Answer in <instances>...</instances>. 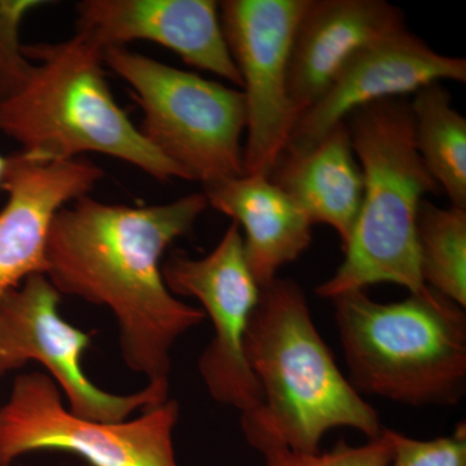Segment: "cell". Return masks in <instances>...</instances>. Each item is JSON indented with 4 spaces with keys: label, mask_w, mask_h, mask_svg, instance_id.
Instances as JSON below:
<instances>
[{
    "label": "cell",
    "mask_w": 466,
    "mask_h": 466,
    "mask_svg": "<svg viewBox=\"0 0 466 466\" xmlns=\"http://www.w3.org/2000/svg\"><path fill=\"white\" fill-rule=\"evenodd\" d=\"M208 207L204 193L137 208L85 196L52 222L46 276L58 293L110 309L126 366L149 382L170 383L175 342L207 318L168 290L162 257Z\"/></svg>",
    "instance_id": "1"
},
{
    "label": "cell",
    "mask_w": 466,
    "mask_h": 466,
    "mask_svg": "<svg viewBox=\"0 0 466 466\" xmlns=\"http://www.w3.org/2000/svg\"><path fill=\"white\" fill-rule=\"evenodd\" d=\"M244 354L262 403L241 415V429L260 453L319 452L324 435L337 428L354 429L368 440L382 434L379 412L337 366L312 320L308 297L293 279L276 278L260 288Z\"/></svg>",
    "instance_id": "2"
},
{
    "label": "cell",
    "mask_w": 466,
    "mask_h": 466,
    "mask_svg": "<svg viewBox=\"0 0 466 466\" xmlns=\"http://www.w3.org/2000/svg\"><path fill=\"white\" fill-rule=\"evenodd\" d=\"M33 64L25 81L0 97V134L43 161L100 153L161 183L189 180L140 134L116 104L104 72L103 48L76 32L67 41L24 46Z\"/></svg>",
    "instance_id": "3"
},
{
    "label": "cell",
    "mask_w": 466,
    "mask_h": 466,
    "mask_svg": "<svg viewBox=\"0 0 466 466\" xmlns=\"http://www.w3.org/2000/svg\"><path fill=\"white\" fill-rule=\"evenodd\" d=\"M349 381L410 407L456 406L466 392V312L426 287L400 302L367 290L332 299Z\"/></svg>",
    "instance_id": "4"
},
{
    "label": "cell",
    "mask_w": 466,
    "mask_h": 466,
    "mask_svg": "<svg viewBox=\"0 0 466 466\" xmlns=\"http://www.w3.org/2000/svg\"><path fill=\"white\" fill-rule=\"evenodd\" d=\"M348 118L364 177L363 201L345 259L315 293L332 300L381 283L421 291L426 285L417 258V213L425 196L441 189L417 152L410 103L400 97L376 101Z\"/></svg>",
    "instance_id": "5"
},
{
    "label": "cell",
    "mask_w": 466,
    "mask_h": 466,
    "mask_svg": "<svg viewBox=\"0 0 466 466\" xmlns=\"http://www.w3.org/2000/svg\"><path fill=\"white\" fill-rule=\"evenodd\" d=\"M104 64L133 90L139 131L158 153L202 184L244 175V94L126 47L103 51Z\"/></svg>",
    "instance_id": "6"
},
{
    "label": "cell",
    "mask_w": 466,
    "mask_h": 466,
    "mask_svg": "<svg viewBox=\"0 0 466 466\" xmlns=\"http://www.w3.org/2000/svg\"><path fill=\"white\" fill-rule=\"evenodd\" d=\"M179 413V403L167 400L131 421L81 419L64 407L50 376L25 373L0 408V465L36 451H63L88 466H177L173 434Z\"/></svg>",
    "instance_id": "7"
},
{
    "label": "cell",
    "mask_w": 466,
    "mask_h": 466,
    "mask_svg": "<svg viewBox=\"0 0 466 466\" xmlns=\"http://www.w3.org/2000/svg\"><path fill=\"white\" fill-rule=\"evenodd\" d=\"M60 300L45 274L32 275L0 296V376L38 361L66 392L70 412L92 421H125L135 410L168 400L170 383L149 382L128 395L110 394L94 385L81 364L91 336L61 318Z\"/></svg>",
    "instance_id": "8"
},
{
    "label": "cell",
    "mask_w": 466,
    "mask_h": 466,
    "mask_svg": "<svg viewBox=\"0 0 466 466\" xmlns=\"http://www.w3.org/2000/svg\"><path fill=\"white\" fill-rule=\"evenodd\" d=\"M162 275L174 296L198 299L213 323V339L198 360L208 394L241 415L258 410L262 391L245 359L244 341L260 288L245 258L240 227L232 222L202 258L174 251L162 265Z\"/></svg>",
    "instance_id": "9"
},
{
    "label": "cell",
    "mask_w": 466,
    "mask_h": 466,
    "mask_svg": "<svg viewBox=\"0 0 466 466\" xmlns=\"http://www.w3.org/2000/svg\"><path fill=\"white\" fill-rule=\"evenodd\" d=\"M308 0L219 2L223 34L247 106L244 174L269 177L297 118L288 95L294 32Z\"/></svg>",
    "instance_id": "10"
},
{
    "label": "cell",
    "mask_w": 466,
    "mask_h": 466,
    "mask_svg": "<svg viewBox=\"0 0 466 466\" xmlns=\"http://www.w3.org/2000/svg\"><path fill=\"white\" fill-rule=\"evenodd\" d=\"M441 81L464 84L465 58L438 54L407 26L397 30L350 58L317 103L299 116L285 150L300 152L315 146L361 106L415 94Z\"/></svg>",
    "instance_id": "11"
},
{
    "label": "cell",
    "mask_w": 466,
    "mask_h": 466,
    "mask_svg": "<svg viewBox=\"0 0 466 466\" xmlns=\"http://www.w3.org/2000/svg\"><path fill=\"white\" fill-rule=\"evenodd\" d=\"M76 32L101 48L148 41L179 55L187 66L242 87L214 0H84L76 3Z\"/></svg>",
    "instance_id": "12"
},
{
    "label": "cell",
    "mask_w": 466,
    "mask_h": 466,
    "mask_svg": "<svg viewBox=\"0 0 466 466\" xmlns=\"http://www.w3.org/2000/svg\"><path fill=\"white\" fill-rule=\"evenodd\" d=\"M103 177V168L82 158L43 161L23 152L8 157L2 188L7 202L0 210V296L32 275H46L55 217Z\"/></svg>",
    "instance_id": "13"
},
{
    "label": "cell",
    "mask_w": 466,
    "mask_h": 466,
    "mask_svg": "<svg viewBox=\"0 0 466 466\" xmlns=\"http://www.w3.org/2000/svg\"><path fill=\"white\" fill-rule=\"evenodd\" d=\"M403 27V11L383 0H308L288 66V95L297 121L358 51Z\"/></svg>",
    "instance_id": "14"
},
{
    "label": "cell",
    "mask_w": 466,
    "mask_h": 466,
    "mask_svg": "<svg viewBox=\"0 0 466 466\" xmlns=\"http://www.w3.org/2000/svg\"><path fill=\"white\" fill-rule=\"evenodd\" d=\"M208 207L242 228L245 258L259 288L309 249L312 225L302 208L267 175H240L202 184Z\"/></svg>",
    "instance_id": "15"
},
{
    "label": "cell",
    "mask_w": 466,
    "mask_h": 466,
    "mask_svg": "<svg viewBox=\"0 0 466 466\" xmlns=\"http://www.w3.org/2000/svg\"><path fill=\"white\" fill-rule=\"evenodd\" d=\"M296 202L311 225L332 227L348 247L364 195L361 173L348 121L334 126L315 146L300 152H283L269 174Z\"/></svg>",
    "instance_id": "16"
},
{
    "label": "cell",
    "mask_w": 466,
    "mask_h": 466,
    "mask_svg": "<svg viewBox=\"0 0 466 466\" xmlns=\"http://www.w3.org/2000/svg\"><path fill=\"white\" fill-rule=\"evenodd\" d=\"M415 146L451 207L466 210V119L441 82L415 92L410 103Z\"/></svg>",
    "instance_id": "17"
},
{
    "label": "cell",
    "mask_w": 466,
    "mask_h": 466,
    "mask_svg": "<svg viewBox=\"0 0 466 466\" xmlns=\"http://www.w3.org/2000/svg\"><path fill=\"white\" fill-rule=\"evenodd\" d=\"M417 258L425 285L466 309V210L421 202L416 219Z\"/></svg>",
    "instance_id": "18"
},
{
    "label": "cell",
    "mask_w": 466,
    "mask_h": 466,
    "mask_svg": "<svg viewBox=\"0 0 466 466\" xmlns=\"http://www.w3.org/2000/svg\"><path fill=\"white\" fill-rule=\"evenodd\" d=\"M263 466H391L394 458L390 429L361 446L339 441L325 452L305 453L288 449H274L262 453Z\"/></svg>",
    "instance_id": "19"
},
{
    "label": "cell",
    "mask_w": 466,
    "mask_h": 466,
    "mask_svg": "<svg viewBox=\"0 0 466 466\" xmlns=\"http://www.w3.org/2000/svg\"><path fill=\"white\" fill-rule=\"evenodd\" d=\"M50 2L0 0V97L25 81L33 63L24 54L20 27L27 15Z\"/></svg>",
    "instance_id": "20"
},
{
    "label": "cell",
    "mask_w": 466,
    "mask_h": 466,
    "mask_svg": "<svg viewBox=\"0 0 466 466\" xmlns=\"http://www.w3.org/2000/svg\"><path fill=\"white\" fill-rule=\"evenodd\" d=\"M391 466H466V424L460 421L449 437L420 441L391 431Z\"/></svg>",
    "instance_id": "21"
},
{
    "label": "cell",
    "mask_w": 466,
    "mask_h": 466,
    "mask_svg": "<svg viewBox=\"0 0 466 466\" xmlns=\"http://www.w3.org/2000/svg\"><path fill=\"white\" fill-rule=\"evenodd\" d=\"M8 168V157L0 155V189L3 188V183H5V174H7Z\"/></svg>",
    "instance_id": "22"
},
{
    "label": "cell",
    "mask_w": 466,
    "mask_h": 466,
    "mask_svg": "<svg viewBox=\"0 0 466 466\" xmlns=\"http://www.w3.org/2000/svg\"><path fill=\"white\" fill-rule=\"evenodd\" d=\"M0 466H12V465H0ZM86 466H88V465H86Z\"/></svg>",
    "instance_id": "23"
}]
</instances>
